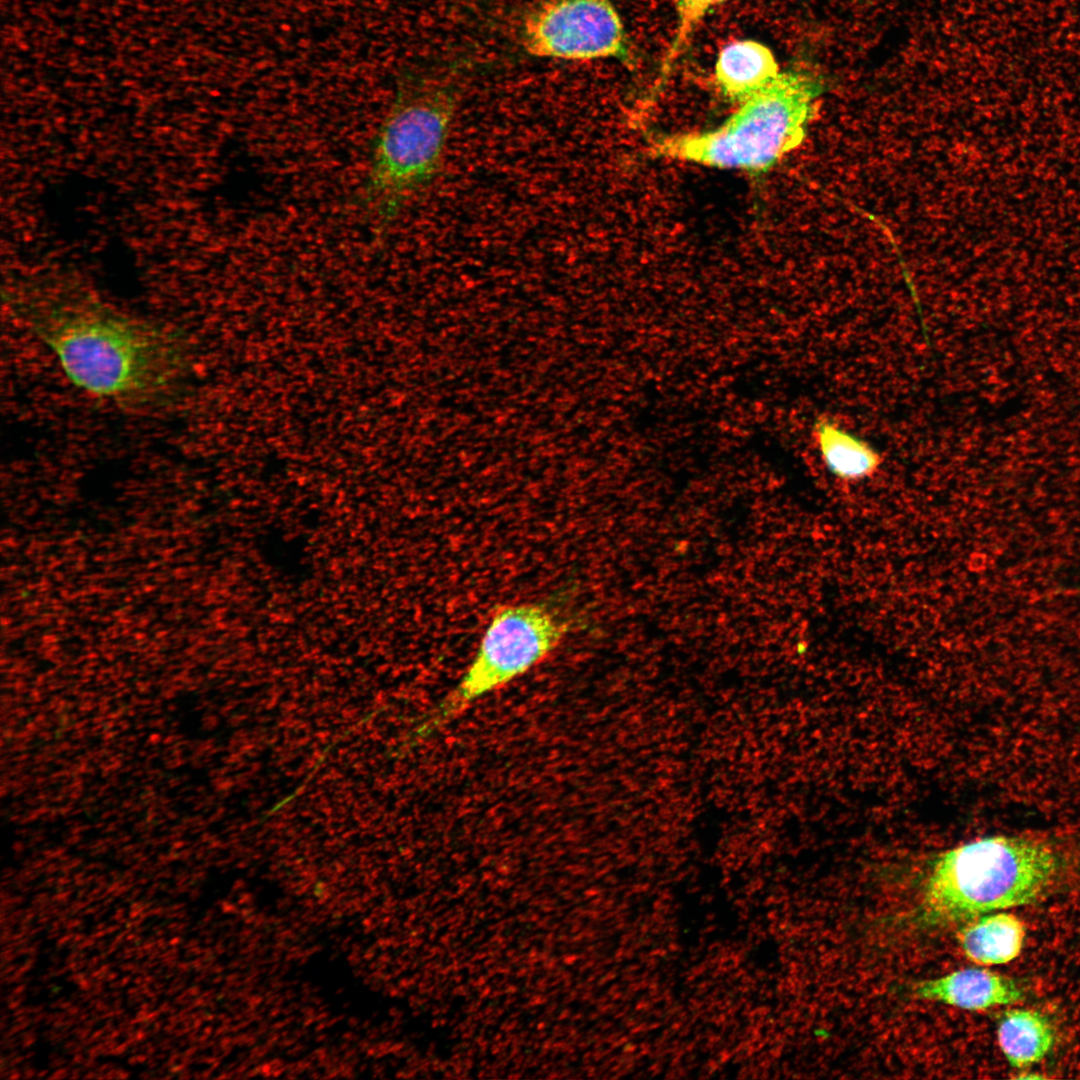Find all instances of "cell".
Masks as SVG:
<instances>
[{
  "instance_id": "12",
  "label": "cell",
  "mask_w": 1080,
  "mask_h": 1080,
  "mask_svg": "<svg viewBox=\"0 0 1080 1080\" xmlns=\"http://www.w3.org/2000/svg\"><path fill=\"white\" fill-rule=\"evenodd\" d=\"M726 0H676L677 22L670 45L661 62L659 84H662L685 50L694 30L702 19Z\"/></svg>"
},
{
  "instance_id": "11",
  "label": "cell",
  "mask_w": 1080,
  "mask_h": 1080,
  "mask_svg": "<svg viewBox=\"0 0 1080 1080\" xmlns=\"http://www.w3.org/2000/svg\"><path fill=\"white\" fill-rule=\"evenodd\" d=\"M997 1042L1013 1068L1023 1069L1042 1061L1052 1050L1055 1032L1042 1012L1034 1009L1006 1011L997 1026Z\"/></svg>"
},
{
  "instance_id": "8",
  "label": "cell",
  "mask_w": 1080,
  "mask_h": 1080,
  "mask_svg": "<svg viewBox=\"0 0 1080 1080\" xmlns=\"http://www.w3.org/2000/svg\"><path fill=\"white\" fill-rule=\"evenodd\" d=\"M780 74L773 52L755 40H736L724 46L714 66V81L721 94L740 103Z\"/></svg>"
},
{
  "instance_id": "2",
  "label": "cell",
  "mask_w": 1080,
  "mask_h": 1080,
  "mask_svg": "<svg viewBox=\"0 0 1080 1080\" xmlns=\"http://www.w3.org/2000/svg\"><path fill=\"white\" fill-rule=\"evenodd\" d=\"M826 81L797 68L738 103L715 128L663 136L652 145L662 158L717 169L766 173L804 140Z\"/></svg>"
},
{
  "instance_id": "6",
  "label": "cell",
  "mask_w": 1080,
  "mask_h": 1080,
  "mask_svg": "<svg viewBox=\"0 0 1080 1080\" xmlns=\"http://www.w3.org/2000/svg\"><path fill=\"white\" fill-rule=\"evenodd\" d=\"M521 43L535 57L631 59L623 23L609 0H543L525 16Z\"/></svg>"
},
{
  "instance_id": "1",
  "label": "cell",
  "mask_w": 1080,
  "mask_h": 1080,
  "mask_svg": "<svg viewBox=\"0 0 1080 1080\" xmlns=\"http://www.w3.org/2000/svg\"><path fill=\"white\" fill-rule=\"evenodd\" d=\"M14 312L79 389L125 405L168 400L184 380V341L174 330L87 297H40Z\"/></svg>"
},
{
  "instance_id": "5",
  "label": "cell",
  "mask_w": 1080,
  "mask_h": 1080,
  "mask_svg": "<svg viewBox=\"0 0 1080 1080\" xmlns=\"http://www.w3.org/2000/svg\"><path fill=\"white\" fill-rule=\"evenodd\" d=\"M566 633V623L537 603L508 604L489 620L478 649L457 685L419 729L428 736L449 724L485 695L541 663Z\"/></svg>"
},
{
  "instance_id": "10",
  "label": "cell",
  "mask_w": 1080,
  "mask_h": 1080,
  "mask_svg": "<svg viewBox=\"0 0 1080 1080\" xmlns=\"http://www.w3.org/2000/svg\"><path fill=\"white\" fill-rule=\"evenodd\" d=\"M1026 928L1014 914L997 912L970 920L957 933L965 956L982 966L1006 964L1017 958L1023 948Z\"/></svg>"
},
{
  "instance_id": "9",
  "label": "cell",
  "mask_w": 1080,
  "mask_h": 1080,
  "mask_svg": "<svg viewBox=\"0 0 1080 1080\" xmlns=\"http://www.w3.org/2000/svg\"><path fill=\"white\" fill-rule=\"evenodd\" d=\"M812 435L825 468L841 482L869 479L883 463L881 454L872 445L831 418L818 417Z\"/></svg>"
},
{
  "instance_id": "4",
  "label": "cell",
  "mask_w": 1080,
  "mask_h": 1080,
  "mask_svg": "<svg viewBox=\"0 0 1080 1080\" xmlns=\"http://www.w3.org/2000/svg\"><path fill=\"white\" fill-rule=\"evenodd\" d=\"M452 83L407 75L371 144L364 200L384 225L440 174L458 104Z\"/></svg>"
},
{
  "instance_id": "3",
  "label": "cell",
  "mask_w": 1080,
  "mask_h": 1080,
  "mask_svg": "<svg viewBox=\"0 0 1080 1080\" xmlns=\"http://www.w3.org/2000/svg\"><path fill=\"white\" fill-rule=\"evenodd\" d=\"M1059 858L1047 844L1022 836L979 838L942 853L923 891V919L947 925L1033 904L1052 886Z\"/></svg>"
},
{
  "instance_id": "7",
  "label": "cell",
  "mask_w": 1080,
  "mask_h": 1080,
  "mask_svg": "<svg viewBox=\"0 0 1080 1080\" xmlns=\"http://www.w3.org/2000/svg\"><path fill=\"white\" fill-rule=\"evenodd\" d=\"M911 992L921 1000L974 1011L1016 1004L1026 996L1015 979L979 968L961 969L918 981Z\"/></svg>"
}]
</instances>
